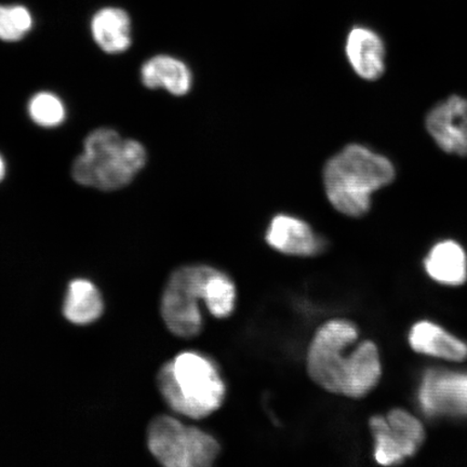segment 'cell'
Listing matches in <instances>:
<instances>
[{
	"instance_id": "obj_10",
	"label": "cell",
	"mask_w": 467,
	"mask_h": 467,
	"mask_svg": "<svg viewBox=\"0 0 467 467\" xmlns=\"http://www.w3.org/2000/svg\"><path fill=\"white\" fill-rule=\"evenodd\" d=\"M265 242L277 253L299 258L319 254L326 244L307 222L288 213L276 214L270 221Z\"/></svg>"
},
{
	"instance_id": "obj_14",
	"label": "cell",
	"mask_w": 467,
	"mask_h": 467,
	"mask_svg": "<svg viewBox=\"0 0 467 467\" xmlns=\"http://www.w3.org/2000/svg\"><path fill=\"white\" fill-rule=\"evenodd\" d=\"M409 343L416 352L434 358L451 361L467 358L466 344L430 321H421L412 327Z\"/></svg>"
},
{
	"instance_id": "obj_3",
	"label": "cell",
	"mask_w": 467,
	"mask_h": 467,
	"mask_svg": "<svg viewBox=\"0 0 467 467\" xmlns=\"http://www.w3.org/2000/svg\"><path fill=\"white\" fill-rule=\"evenodd\" d=\"M323 179L332 207L358 218L369 212L373 192L393 182L395 168L387 157L350 144L327 161Z\"/></svg>"
},
{
	"instance_id": "obj_20",
	"label": "cell",
	"mask_w": 467,
	"mask_h": 467,
	"mask_svg": "<svg viewBox=\"0 0 467 467\" xmlns=\"http://www.w3.org/2000/svg\"><path fill=\"white\" fill-rule=\"evenodd\" d=\"M5 173H7V167H5L4 157L0 155V182L5 179Z\"/></svg>"
},
{
	"instance_id": "obj_4",
	"label": "cell",
	"mask_w": 467,
	"mask_h": 467,
	"mask_svg": "<svg viewBox=\"0 0 467 467\" xmlns=\"http://www.w3.org/2000/svg\"><path fill=\"white\" fill-rule=\"evenodd\" d=\"M146 161L142 143L124 139L110 128H99L86 138L83 153L73 162L72 177L86 188L117 191L130 185Z\"/></svg>"
},
{
	"instance_id": "obj_1",
	"label": "cell",
	"mask_w": 467,
	"mask_h": 467,
	"mask_svg": "<svg viewBox=\"0 0 467 467\" xmlns=\"http://www.w3.org/2000/svg\"><path fill=\"white\" fill-rule=\"evenodd\" d=\"M358 330L344 319L327 321L309 343L306 371L327 392L361 399L371 392L381 377V361L376 344L365 341L348 350L358 340Z\"/></svg>"
},
{
	"instance_id": "obj_11",
	"label": "cell",
	"mask_w": 467,
	"mask_h": 467,
	"mask_svg": "<svg viewBox=\"0 0 467 467\" xmlns=\"http://www.w3.org/2000/svg\"><path fill=\"white\" fill-rule=\"evenodd\" d=\"M348 60L356 74L366 80H377L385 71V46L381 37L364 26H355L348 35Z\"/></svg>"
},
{
	"instance_id": "obj_13",
	"label": "cell",
	"mask_w": 467,
	"mask_h": 467,
	"mask_svg": "<svg viewBox=\"0 0 467 467\" xmlns=\"http://www.w3.org/2000/svg\"><path fill=\"white\" fill-rule=\"evenodd\" d=\"M91 34L102 51L109 55L124 54L132 44L130 16L121 8L99 10L91 20Z\"/></svg>"
},
{
	"instance_id": "obj_12",
	"label": "cell",
	"mask_w": 467,
	"mask_h": 467,
	"mask_svg": "<svg viewBox=\"0 0 467 467\" xmlns=\"http://www.w3.org/2000/svg\"><path fill=\"white\" fill-rule=\"evenodd\" d=\"M140 78L148 89L166 90L175 97L188 95L194 80L188 64L169 55H157L146 60Z\"/></svg>"
},
{
	"instance_id": "obj_19",
	"label": "cell",
	"mask_w": 467,
	"mask_h": 467,
	"mask_svg": "<svg viewBox=\"0 0 467 467\" xmlns=\"http://www.w3.org/2000/svg\"><path fill=\"white\" fill-rule=\"evenodd\" d=\"M28 114L35 124L44 128L60 126L66 119V107L60 98L51 92L36 93L28 102Z\"/></svg>"
},
{
	"instance_id": "obj_15",
	"label": "cell",
	"mask_w": 467,
	"mask_h": 467,
	"mask_svg": "<svg viewBox=\"0 0 467 467\" xmlns=\"http://www.w3.org/2000/svg\"><path fill=\"white\" fill-rule=\"evenodd\" d=\"M425 270L437 283L447 285L464 284L467 278L464 249L452 241L437 244L425 259Z\"/></svg>"
},
{
	"instance_id": "obj_6",
	"label": "cell",
	"mask_w": 467,
	"mask_h": 467,
	"mask_svg": "<svg viewBox=\"0 0 467 467\" xmlns=\"http://www.w3.org/2000/svg\"><path fill=\"white\" fill-rule=\"evenodd\" d=\"M215 267L188 265L175 268L169 276L161 299V315L171 334L194 338L202 334L201 301H206L207 284Z\"/></svg>"
},
{
	"instance_id": "obj_8",
	"label": "cell",
	"mask_w": 467,
	"mask_h": 467,
	"mask_svg": "<svg viewBox=\"0 0 467 467\" xmlns=\"http://www.w3.org/2000/svg\"><path fill=\"white\" fill-rule=\"evenodd\" d=\"M419 401L429 417L467 418V372L428 371Z\"/></svg>"
},
{
	"instance_id": "obj_17",
	"label": "cell",
	"mask_w": 467,
	"mask_h": 467,
	"mask_svg": "<svg viewBox=\"0 0 467 467\" xmlns=\"http://www.w3.org/2000/svg\"><path fill=\"white\" fill-rule=\"evenodd\" d=\"M236 299L235 283L227 274L215 268L208 280L206 301H204L209 313L215 318H229L235 311Z\"/></svg>"
},
{
	"instance_id": "obj_5",
	"label": "cell",
	"mask_w": 467,
	"mask_h": 467,
	"mask_svg": "<svg viewBox=\"0 0 467 467\" xmlns=\"http://www.w3.org/2000/svg\"><path fill=\"white\" fill-rule=\"evenodd\" d=\"M148 447L157 462L166 467H210L221 453L213 435L168 414L150 422Z\"/></svg>"
},
{
	"instance_id": "obj_16",
	"label": "cell",
	"mask_w": 467,
	"mask_h": 467,
	"mask_svg": "<svg viewBox=\"0 0 467 467\" xmlns=\"http://www.w3.org/2000/svg\"><path fill=\"white\" fill-rule=\"evenodd\" d=\"M104 303L95 285L87 279H75L68 285L63 305L64 317L75 325H88L102 317Z\"/></svg>"
},
{
	"instance_id": "obj_18",
	"label": "cell",
	"mask_w": 467,
	"mask_h": 467,
	"mask_svg": "<svg viewBox=\"0 0 467 467\" xmlns=\"http://www.w3.org/2000/svg\"><path fill=\"white\" fill-rule=\"evenodd\" d=\"M33 16L25 5H0V40L20 42L33 28Z\"/></svg>"
},
{
	"instance_id": "obj_9",
	"label": "cell",
	"mask_w": 467,
	"mask_h": 467,
	"mask_svg": "<svg viewBox=\"0 0 467 467\" xmlns=\"http://www.w3.org/2000/svg\"><path fill=\"white\" fill-rule=\"evenodd\" d=\"M426 128L442 150L467 156V99L453 96L431 110Z\"/></svg>"
},
{
	"instance_id": "obj_7",
	"label": "cell",
	"mask_w": 467,
	"mask_h": 467,
	"mask_svg": "<svg viewBox=\"0 0 467 467\" xmlns=\"http://www.w3.org/2000/svg\"><path fill=\"white\" fill-rule=\"evenodd\" d=\"M370 428L376 440L375 458L384 466L404 462L413 457L424 442L422 423L401 409L390 411L387 418L373 417Z\"/></svg>"
},
{
	"instance_id": "obj_2",
	"label": "cell",
	"mask_w": 467,
	"mask_h": 467,
	"mask_svg": "<svg viewBox=\"0 0 467 467\" xmlns=\"http://www.w3.org/2000/svg\"><path fill=\"white\" fill-rule=\"evenodd\" d=\"M156 385L165 404L178 416L202 420L223 406L226 385L214 361L184 350L160 368Z\"/></svg>"
}]
</instances>
